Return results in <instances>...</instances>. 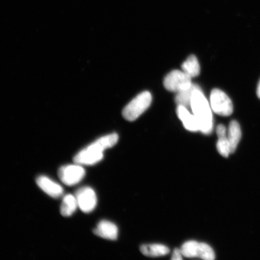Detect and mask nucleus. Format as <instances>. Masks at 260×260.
Wrapping results in <instances>:
<instances>
[{"label":"nucleus","mask_w":260,"mask_h":260,"mask_svg":"<svg viewBox=\"0 0 260 260\" xmlns=\"http://www.w3.org/2000/svg\"><path fill=\"white\" fill-rule=\"evenodd\" d=\"M119 136L112 133L103 136L75 155L74 162L80 165H93L103 160L104 151L112 148L118 142Z\"/></svg>","instance_id":"1"},{"label":"nucleus","mask_w":260,"mask_h":260,"mask_svg":"<svg viewBox=\"0 0 260 260\" xmlns=\"http://www.w3.org/2000/svg\"><path fill=\"white\" fill-rule=\"evenodd\" d=\"M190 109L199 121L200 132L205 135L210 134L213 129L212 109L201 89L194 92Z\"/></svg>","instance_id":"2"},{"label":"nucleus","mask_w":260,"mask_h":260,"mask_svg":"<svg viewBox=\"0 0 260 260\" xmlns=\"http://www.w3.org/2000/svg\"><path fill=\"white\" fill-rule=\"evenodd\" d=\"M152 95L148 91H145L131 101L122 110V116L128 121H134L150 106Z\"/></svg>","instance_id":"3"},{"label":"nucleus","mask_w":260,"mask_h":260,"mask_svg":"<svg viewBox=\"0 0 260 260\" xmlns=\"http://www.w3.org/2000/svg\"><path fill=\"white\" fill-rule=\"evenodd\" d=\"M181 251L187 258H200L205 260H213L215 253L211 247L205 243L188 241L182 246Z\"/></svg>","instance_id":"4"},{"label":"nucleus","mask_w":260,"mask_h":260,"mask_svg":"<svg viewBox=\"0 0 260 260\" xmlns=\"http://www.w3.org/2000/svg\"><path fill=\"white\" fill-rule=\"evenodd\" d=\"M192 84L191 78L183 71L179 70L171 71L164 81L166 89L176 93L189 88Z\"/></svg>","instance_id":"5"},{"label":"nucleus","mask_w":260,"mask_h":260,"mask_svg":"<svg viewBox=\"0 0 260 260\" xmlns=\"http://www.w3.org/2000/svg\"><path fill=\"white\" fill-rule=\"evenodd\" d=\"M210 106L213 112L220 116H229L233 112L232 100L225 92L218 89L211 91Z\"/></svg>","instance_id":"6"},{"label":"nucleus","mask_w":260,"mask_h":260,"mask_svg":"<svg viewBox=\"0 0 260 260\" xmlns=\"http://www.w3.org/2000/svg\"><path fill=\"white\" fill-rule=\"evenodd\" d=\"M85 175L84 169L81 165L76 164L63 166L58 171V177L61 181L69 186L79 183Z\"/></svg>","instance_id":"7"},{"label":"nucleus","mask_w":260,"mask_h":260,"mask_svg":"<svg viewBox=\"0 0 260 260\" xmlns=\"http://www.w3.org/2000/svg\"><path fill=\"white\" fill-rule=\"evenodd\" d=\"M76 197L78 205L83 212L89 213L95 209L97 198L95 191L89 187H83L76 191Z\"/></svg>","instance_id":"8"},{"label":"nucleus","mask_w":260,"mask_h":260,"mask_svg":"<svg viewBox=\"0 0 260 260\" xmlns=\"http://www.w3.org/2000/svg\"><path fill=\"white\" fill-rule=\"evenodd\" d=\"M37 183L42 191L52 198H59L63 193V188L60 184L44 175L37 178Z\"/></svg>","instance_id":"9"},{"label":"nucleus","mask_w":260,"mask_h":260,"mask_svg":"<svg viewBox=\"0 0 260 260\" xmlns=\"http://www.w3.org/2000/svg\"><path fill=\"white\" fill-rule=\"evenodd\" d=\"M177 113L186 129L192 132L200 131V123L197 117L191 114L186 107L177 106Z\"/></svg>","instance_id":"10"},{"label":"nucleus","mask_w":260,"mask_h":260,"mask_svg":"<svg viewBox=\"0 0 260 260\" xmlns=\"http://www.w3.org/2000/svg\"><path fill=\"white\" fill-rule=\"evenodd\" d=\"M93 233L102 238L115 240L118 238V229L115 224L109 221L102 220L93 230Z\"/></svg>","instance_id":"11"},{"label":"nucleus","mask_w":260,"mask_h":260,"mask_svg":"<svg viewBox=\"0 0 260 260\" xmlns=\"http://www.w3.org/2000/svg\"><path fill=\"white\" fill-rule=\"evenodd\" d=\"M241 137L242 132L239 123L236 121H232L230 123L227 135L230 144L231 153L235 152Z\"/></svg>","instance_id":"12"},{"label":"nucleus","mask_w":260,"mask_h":260,"mask_svg":"<svg viewBox=\"0 0 260 260\" xmlns=\"http://www.w3.org/2000/svg\"><path fill=\"white\" fill-rule=\"evenodd\" d=\"M199 89H201L199 86L193 83L189 88L177 93L175 99V103L177 106L185 107L187 109H190L193 93L195 91Z\"/></svg>","instance_id":"13"},{"label":"nucleus","mask_w":260,"mask_h":260,"mask_svg":"<svg viewBox=\"0 0 260 260\" xmlns=\"http://www.w3.org/2000/svg\"><path fill=\"white\" fill-rule=\"evenodd\" d=\"M141 251L145 256L150 257L165 256L170 252V249L161 244H148L141 247Z\"/></svg>","instance_id":"14"},{"label":"nucleus","mask_w":260,"mask_h":260,"mask_svg":"<svg viewBox=\"0 0 260 260\" xmlns=\"http://www.w3.org/2000/svg\"><path fill=\"white\" fill-rule=\"evenodd\" d=\"M79 207L76 197L68 194L63 198L60 207V213L64 217H70L76 212Z\"/></svg>","instance_id":"15"},{"label":"nucleus","mask_w":260,"mask_h":260,"mask_svg":"<svg viewBox=\"0 0 260 260\" xmlns=\"http://www.w3.org/2000/svg\"><path fill=\"white\" fill-rule=\"evenodd\" d=\"M182 71L191 78L196 77L200 74V65L196 56L190 55L181 65Z\"/></svg>","instance_id":"16"},{"label":"nucleus","mask_w":260,"mask_h":260,"mask_svg":"<svg viewBox=\"0 0 260 260\" xmlns=\"http://www.w3.org/2000/svg\"><path fill=\"white\" fill-rule=\"evenodd\" d=\"M216 147L219 153L224 157H228L231 153L230 144L227 135L218 137Z\"/></svg>","instance_id":"17"},{"label":"nucleus","mask_w":260,"mask_h":260,"mask_svg":"<svg viewBox=\"0 0 260 260\" xmlns=\"http://www.w3.org/2000/svg\"><path fill=\"white\" fill-rule=\"evenodd\" d=\"M183 253H182L181 249H175L172 255V259L180 260L183 259Z\"/></svg>","instance_id":"18"},{"label":"nucleus","mask_w":260,"mask_h":260,"mask_svg":"<svg viewBox=\"0 0 260 260\" xmlns=\"http://www.w3.org/2000/svg\"><path fill=\"white\" fill-rule=\"evenodd\" d=\"M256 95H257V96L260 99V80L258 84L257 89H256Z\"/></svg>","instance_id":"19"}]
</instances>
